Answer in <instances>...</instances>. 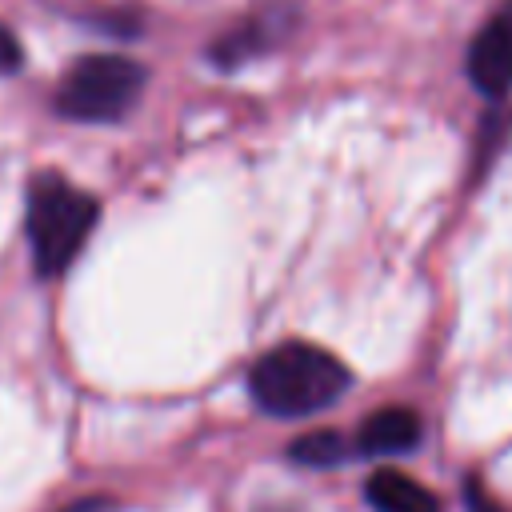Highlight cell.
I'll list each match as a JSON object with an SVG mask.
<instances>
[{
	"instance_id": "1",
	"label": "cell",
	"mask_w": 512,
	"mask_h": 512,
	"mask_svg": "<svg viewBox=\"0 0 512 512\" xmlns=\"http://www.w3.org/2000/svg\"><path fill=\"white\" fill-rule=\"evenodd\" d=\"M352 384V372L340 356H332L320 344L288 340L264 352L248 372V396L260 412L296 420L332 408Z\"/></svg>"
},
{
	"instance_id": "2",
	"label": "cell",
	"mask_w": 512,
	"mask_h": 512,
	"mask_svg": "<svg viewBox=\"0 0 512 512\" xmlns=\"http://www.w3.org/2000/svg\"><path fill=\"white\" fill-rule=\"evenodd\" d=\"M100 216L96 196L64 180L60 172H40L28 180V244H32V264L40 280H52L72 268L80 256L84 240L92 236Z\"/></svg>"
},
{
	"instance_id": "3",
	"label": "cell",
	"mask_w": 512,
	"mask_h": 512,
	"mask_svg": "<svg viewBox=\"0 0 512 512\" xmlns=\"http://www.w3.org/2000/svg\"><path fill=\"white\" fill-rule=\"evenodd\" d=\"M148 72L116 52H100V56H80L60 88H56V112L80 124H108L120 120L144 92Z\"/></svg>"
},
{
	"instance_id": "4",
	"label": "cell",
	"mask_w": 512,
	"mask_h": 512,
	"mask_svg": "<svg viewBox=\"0 0 512 512\" xmlns=\"http://www.w3.org/2000/svg\"><path fill=\"white\" fill-rule=\"evenodd\" d=\"M468 80L484 96H504L512 88V28L504 16H492L468 48Z\"/></svg>"
},
{
	"instance_id": "5",
	"label": "cell",
	"mask_w": 512,
	"mask_h": 512,
	"mask_svg": "<svg viewBox=\"0 0 512 512\" xmlns=\"http://www.w3.org/2000/svg\"><path fill=\"white\" fill-rule=\"evenodd\" d=\"M292 28V8H264V12H252L236 32L220 36L212 44V60L220 68H236L240 60L256 56V52H268L284 32Z\"/></svg>"
},
{
	"instance_id": "6",
	"label": "cell",
	"mask_w": 512,
	"mask_h": 512,
	"mask_svg": "<svg viewBox=\"0 0 512 512\" xmlns=\"http://www.w3.org/2000/svg\"><path fill=\"white\" fill-rule=\"evenodd\" d=\"M420 436H424V428L412 408H380L360 424L356 452L360 456H400V452H412L420 444Z\"/></svg>"
},
{
	"instance_id": "7",
	"label": "cell",
	"mask_w": 512,
	"mask_h": 512,
	"mask_svg": "<svg viewBox=\"0 0 512 512\" xmlns=\"http://www.w3.org/2000/svg\"><path fill=\"white\" fill-rule=\"evenodd\" d=\"M364 500L376 512H440L436 492H428L420 480H412L408 472H396V468L372 472L364 484Z\"/></svg>"
},
{
	"instance_id": "8",
	"label": "cell",
	"mask_w": 512,
	"mask_h": 512,
	"mask_svg": "<svg viewBox=\"0 0 512 512\" xmlns=\"http://www.w3.org/2000/svg\"><path fill=\"white\" fill-rule=\"evenodd\" d=\"M288 456L296 464H308V468H332L348 456V440L332 428H320V432H304L288 444Z\"/></svg>"
},
{
	"instance_id": "9",
	"label": "cell",
	"mask_w": 512,
	"mask_h": 512,
	"mask_svg": "<svg viewBox=\"0 0 512 512\" xmlns=\"http://www.w3.org/2000/svg\"><path fill=\"white\" fill-rule=\"evenodd\" d=\"M20 64H24V48H20L16 32L8 24H0V76L20 72Z\"/></svg>"
},
{
	"instance_id": "10",
	"label": "cell",
	"mask_w": 512,
	"mask_h": 512,
	"mask_svg": "<svg viewBox=\"0 0 512 512\" xmlns=\"http://www.w3.org/2000/svg\"><path fill=\"white\" fill-rule=\"evenodd\" d=\"M464 508H468V512H508L496 496H488V492H484V484H480V480H468V484H464Z\"/></svg>"
},
{
	"instance_id": "11",
	"label": "cell",
	"mask_w": 512,
	"mask_h": 512,
	"mask_svg": "<svg viewBox=\"0 0 512 512\" xmlns=\"http://www.w3.org/2000/svg\"><path fill=\"white\" fill-rule=\"evenodd\" d=\"M500 16H504V20H508V28H512V0L504 4V12H500Z\"/></svg>"
},
{
	"instance_id": "12",
	"label": "cell",
	"mask_w": 512,
	"mask_h": 512,
	"mask_svg": "<svg viewBox=\"0 0 512 512\" xmlns=\"http://www.w3.org/2000/svg\"><path fill=\"white\" fill-rule=\"evenodd\" d=\"M264 512H284V508H264Z\"/></svg>"
}]
</instances>
